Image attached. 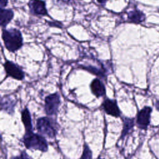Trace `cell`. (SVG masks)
Wrapping results in <instances>:
<instances>
[{
    "instance_id": "obj_1",
    "label": "cell",
    "mask_w": 159,
    "mask_h": 159,
    "mask_svg": "<svg viewBox=\"0 0 159 159\" xmlns=\"http://www.w3.org/2000/svg\"><path fill=\"white\" fill-rule=\"evenodd\" d=\"M2 38L5 47L11 52L18 50L23 45V39L20 30L12 28L2 30Z\"/></svg>"
},
{
    "instance_id": "obj_2",
    "label": "cell",
    "mask_w": 159,
    "mask_h": 159,
    "mask_svg": "<svg viewBox=\"0 0 159 159\" xmlns=\"http://www.w3.org/2000/svg\"><path fill=\"white\" fill-rule=\"evenodd\" d=\"M21 141L26 148L29 150H37L45 152L48 148L46 139L42 135L34 133L33 131L25 132Z\"/></svg>"
},
{
    "instance_id": "obj_3",
    "label": "cell",
    "mask_w": 159,
    "mask_h": 159,
    "mask_svg": "<svg viewBox=\"0 0 159 159\" xmlns=\"http://www.w3.org/2000/svg\"><path fill=\"white\" fill-rule=\"evenodd\" d=\"M36 129L39 133L50 139L55 138L57 134L55 123L51 119L47 117L37 119L36 122Z\"/></svg>"
},
{
    "instance_id": "obj_4",
    "label": "cell",
    "mask_w": 159,
    "mask_h": 159,
    "mask_svg": "<svg viewBox=\"0 0 159 159\" xmlns=\"http://www.w3.org/2000/svg\"><path fill=\"white\" fill-rule=\"evenodd\" d=\"M60 96L58 93L47 96L45 98V112L48 116L56 115L60 105Z\"/></svg>"
},
{
    "instance_id": "obj_5",
    "label": "cell",
    "mask_w": 159,
    "mask_h": 159,
    "mask_svg": "<svg viewBox=\"0 0 159 159\" xmlns=\"http://www.w3.org/2000/svg\"><path fill=\"white\" fill-rule=\"evenodd\" d=\"M3 65L6 73V78L11 77L19 81H22L24 79L25 73L22 69L17 65L11 61L6 60Z\"/></svg>"
},
{
    "instance_id": "obj_6",
    "label": "cell",
    "mask_w": 159,
    "mask_h": 159,
    "mask_svg": "<svg viewBox=\"0 0 159 159\" xmlns=\"http://www.w3.org/2000/svg\"><path fill=\"white\" fill-rule=\"evenodd\" d=\"M152 109L149 106H145L140 109L137 115V125L140 129L146 130L150 124V114Z\"/></svg>"
},
{
    "instance_id": "obj_7",
    "label": "cell",
    "mask_w": 159,
    "mask_h": 159,
    "mask_svg": "<svg viewBox=\"0 0 159 159\" xmlns=\"http://www.w3.org/2000/svg\"><path fill=\"white\" fill-rule=\"evenodd\" d=\"M101 106L104 112L108 115L116 118L120 117L121 112L116 99L106 98L102 102Z\"/></svg>"
},
{
    "instance_id": "obj_8",
    "label": "cell",
    "mask_w": 159,
    "mask_h": 159,
    "mask_svg": "<svg viewBox=\"0 0 159 159\" xmlns=\"http://www.w3.org/2000/svg\"><path fill=\"white\" fill-rule=\"evenodd\" d=\"M28 6L31 13L33 14L40 16L48 15L45 2L42 0H30Z\"/></svg>"
},
{
    "instance_id": "obj_9",
    "label": "cell",
    "mask_w": 159,
    "mask_h": 159,
    "mask_svg": "<svg viewBox=\"0 0 159 159\" xmlns=\"http://www.w3.org/2000/svg\"><path fill=\"white\" fill-rule=\"evenodd\" d=\"M90 89L92 93L97 98L106 96V88L104 84L98 78H94L90 84Z\"/></svg>"
},
{
    "instance_id": "obj_10",
    "label": "cell",
    "mask_w": 159,
    "mask_h": 159,
    "mask_svg": "<svg viewBox=\"0 0 159 159\" xmlns=\"http://www.w3.org/2000/svg\"><path fill=\"white\" fill-rule=\"evenodd\" d=\"M14 17V12L12 9L1 8L0 10V24L2 27H5Z\"/></svg>"
},
{
    "instance_id": "obj_11",
    "label": "cell",
    "mask_w": 159,
    "mask_h": 159,
    "mask_svg": "<svg viewBox=\"0 0 159 159\" xmlns=\"http://www.w3.org/2000/svg\"><path fill=\"white\" fill-rule=\"evenodd\" d=\"M21 120L24 125L25 132L33 131L32 119L28 108L25 107L21 112Z\"/></svg>"
},
{
    "instance_id": "obj_12",
    "label": "cell",
    "mask_w": 159,
    "mask_h": 159,
    "mask_svg": "<svg viewBox=\"0 0 159 159\" xmlns=\"http://www.w3.org/2000/svg\"><path fill=\"white\" fill-rule=\"evenodd\" d=\"M127 19L129 22L139 24L145 20L144 14L138 9H135L130 11L127 15Z\"/></svg>"
},
{
    "instance_id": "obj_13",
    "label": "cell",
    "mask_w": 159,
    "mask_h": 159,
    "mask_svg": "<svg viewBox=\"0 0 159 159\" xmlns=\"http://www.w3.org/2000/svg\"><path fill=\"white\" fill-rule=\"evenodd\" d=\"M123 120V129L120 135V139H124L126 135H127L131 130L133 129L134 125V120L133 118H128L124 117L122 119Z\"/></svg>"
},
{
    "instance_id": "obj_14",
    "label": "cell",
    "mask_w": 159,
    "mask_h": 159,
    "mask_svg": "<svg viewBox=\"0 0 159 159\" xmlns=\"http://www.w3.org/2000/svg\"><path fill=\"white\" fill-rule=\"evenodd\" d=\"M93 154L91 149L87 143H84L83 145V151L82 155L80 159H92Z\"/></svg>"
},
{
    "instance_id": "obj_15",
    "label": "cell",
    "mask_w": 159,
    "mask_h": 159,
    "mask_svg": "<svg viewBox=\"0 0 159 159\" xmlns=\"http://www.w3.org/2000/svg\"><path fill=\"white\" fill-rule=\"evenodd\" d=\"M11 159H32L26 152L25 151H22L16 157H12Z\"/></svg>"
},
{
    "instance_id": "obj_16",
    "label": "cell",
    "mask_w": 159,
    "mask_h": 159,
    "mask_svg": "<svg viewBox=\"0 0 159 159\" xmlns=\"http://www.w3.org/2000/svg\"><path fill=\"white\" fill-rule=\"evenodd\" d=\"M47 23L50 26L57 27L59 28H61L62 27V24L58 21H48L47 22Z\"/></svg>"
},
{
    "instance_id": "obj_17",
    "label": "cell",
    "mask_w": 159,
    "mask_h": 159,
    "mask_svg": "<svg viewBox=\"0 0 159 159\" xmlns=\"http://www.w3.org/2000/svg\"><path fill=\"white\" fill-rule=\"evenodd\" d=\"M7 2H8V0H1V1H0L1 8L5 7L7 6Z\"/></svg>"
},
{
    "instance_id": "obj_18",
    "label": "cell",
    "mask_w": 159,
    "mask_h": 159,
    "mask_svg": "<svg viewBox=\"0 0 159 159\" xmlns=\"http://www.w3.org/2000/svg\"><path fill=\"white\" fill-rule=\"evenodd\" d=\"M99 3H100V4H104L106 2V1H107V0H96Z\"/></svg>"
},
{
    "instance_id": "obj_19",
    "label": "cell",
    "mask_w": 159,
    "mask_h": 159,
    "mask_svg": "<svg viewBox=\"0 0 159 159\" xmlns=\"http://www.w3.org/2000/svg\"><path fill=\"white\" fill-rule=\"evenodd\" d=\"M155 107H156V109L159 111V100H158V101L156 102Z\"/></svg>"
},
{
    "instance_id": "obj_20",
    "label": "cell",
    "mask_w": 159,
    "mask_h": 159,
    "mask_svg": "<svg viewBox=\"0 0 159 159\" xmlns=\"http://www.w3.org/2000/svg\"><path fill=\"white\" fill-rule=\"evenodd\" d=\"M96 159H102V158H101L100 156H99V157H98Z\"/></svg>"
}]
</instances>
